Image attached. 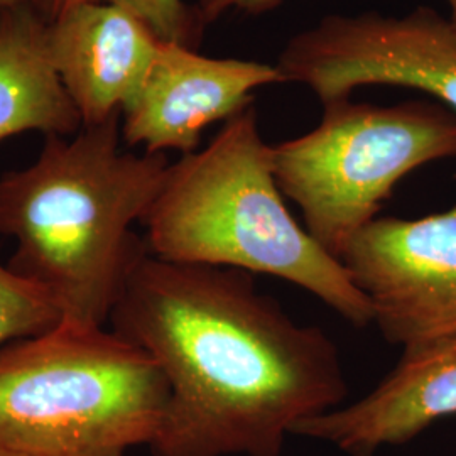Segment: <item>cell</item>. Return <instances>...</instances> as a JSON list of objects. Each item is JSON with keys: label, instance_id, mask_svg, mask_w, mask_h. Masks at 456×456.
<instances>
[{"label": "cell", "instance_id": "52a82bcc", "mask_svg": "<svg viewBox=\"0 0 456 456\" xmlns=\"http://www.w3.org/2000/svg\"><path fill=\"white\" fill-rule=\"evenodd\" d=\"M386 342L416 348L456 337V205L421 218H375L340 257Z\"/></svg>", "mask_w": 456, "mask_h": 456}, {"label": "cell", "instance_id": "7a4b0ae2", "mask_svg": "<svg viewBox=\"0 0 456 456\" xmlns=\"http://www.w3.org/2000/svg\"><path fill=\"white\" fill-rule=\"evenodd\" d=\"M122 112L71 139L46 135L31 166L0 176V237L16 240L7 267L54 301L65 323L105 326L149 254L132 227L163 188L166 154L120 149Z\"/></svg>", "mask_w": 456, "mask_h": 456}, {"label": "cell", "instance_id": "6da1fadb", "mask_svg": "<svg viewBox=\"0 0 456 456\" xmlns=\"http://www.w3.org/2000/svg\"><path fill=\"white\" fill-rule=\"evenodd\" d=\"M109 323L169 387L152 456H281L297 424L348 394L333 340L296 323L244 271L147 254Z\"/></svg>", "mask_w": 456, "mask_h": 456}, {"label": "cell", "instance_id": "9c48e42d", "mask_svg": "<svg viewBox=\"0 0 456 456\" xmlns=\"http://www.w3.org/2000/svg\"><path fill=\"white\" fill-rule=\"evenodd\" d=\"M161 43L141 17L110 2H83L48 24L51 65L83 126L107 120L137 97Z\"/></svg>", "mask_w": 456, "mask_h": 456}, {"label": "cell", "instance_id": "277c9868", "mask_svg": "<svg viewBox=\"0 0 456 456\" xmlns=\"http://www.w3.org/2000/svg\"><path fill=\"white\" fill-rule=\"evenodd\" d=\"M167 401L158 362L105 326L61 322L0 348V448L17 456H127Z\"/></svg>", "mask_w": 456, "mask_h": 456}, {"label": "cell", "instance_id": "5b68a950", "mask_svg": "<svg viewBox=\"0 0 456 456\" xmlns=\"http://www.w3.org/2000/svg\"><path fill=\"white\" fill-rule=\"evenodd\" d=\"M313 131L271 147L277 186L305 228L340 259L394 186L424 164L456 158V114L441 103H325Z\"/></svg>", "mask_w": 456, "mask_h": 456}, {"label": "cell", "instance_id": "ba28073f", "mask_svg": "<svg viewBox=\"0 0 456 456\" xmlns=\"http://www.w3.org/2000/svg\"><path fill=\"white\" fill-rule=\"evenodd\" d=\"M274 83H284L276 65L216 60L163 41L141 92L122 110V139L147 154H191L208 126L252 107V94Z\"/></svg>", "mask_w": 456, "mask_h": 456}, {"label": "cell", "instance_id": "8992f818", "mask_svg": "<svg viewBox=\"0 0 456 456\" xmlns=\"http://www.w3.org/2000/svg\"><path fill=\"white\" fill-rule=\"evenodd\" d=\"M284 83L311 88L322 103L365 85L421 90L456 114V29L419 7L408 16H326L293 37L276 63Z\"/></svg>", "mask_w": 456, "mask_h": 456}, {"label": "cell", "instance_id": "3957f363", "mask_svg": "<svg viewBox=\"0 0 456 456\" xmlns=\"http://www.w3.org/2000/svg\"><path fill=\"white\" fill-rule=\"evenodd\" d=\"M248 107L201 151L169 164L146 213L147 250L163 261L230 267L306 289L357 328L372 310L340 259L328 254L284 203L273 151Z\"/></svg>", "mask_w": 456, "mask_h": 456}, {"label": "cell", "instance_id": "e0dca14e", "mask_svg": "<svg viewBox=\"0 0 456 456\" xmlns=\"http://www.w3.org/2000/svg\"><path fill=\"white\" fill-rule=\"evenodd\" d=\"M0 456H17L16 453H11V452H7V450H4V448H0Z\"/></svg>", "mask_w": 456, "mask_h": 456}, {"label": "cell", "instance_id": "2e32d148", "mask_svg": "<svg viewBox=\"0 0 456 456\" xmlns=\"http://www.w3.org/2000/svg\"><path fill=\"white\" fill-rule=\"evenodd\" d=\"M446 4L450 5V22L455 26L456 29V0H446Z\"/></svg>", "mask_w": 456, "mask_h": 456}, {"label": "cell", "instance_id": "5bb4252c", "mask_svg": "<svg viewBox=\"0 0 456 456\" xmlns=\"http://www.w3.org/2000/svg\"><path fill=\"white\" fill-rule=\"evenodd\" d=\"M282 0H196V16L201 26L210 24L230 11L264 14L276 9Z\"/></svg>", "mask_w": 456, "mask_h": 456}, {"label": "cell", "instance_id": "30bf717a", "mask_svg": "<svg viewBox=\"0 0 456 456\" xmlns=\"http://www.w3.org/2000/svg\"><path fill=\"white\" fill-rule=\"evenodd\" d=\"M456 414V337L403 350L372 391L297 424L293 436L328 443L348 456H375Z\"/></svg>", "mask_w": 456, "mask_h": 456}, {"label": "cell", "instance_id": "4fadbf2b", "mask_svg": "<svg viewBox=\"0 0 456 456\" xmlns=\"http://www.w3.org/2000/svg\"><path fill=\"white\" fill-rule=\"evenodd\" d=\"M83 2H110L122 5L147 22L163 41H175L190 48L196 45L198 31L203 28L196 11H191L183 0H28L48 22Z\"/></svg>", "mask_w": 456, "mask_h": 456}, {"label": "cell", "instance_id": "8fae6325", "mask_svg": "<svg viewBox=\"0 0 456 456\" xmlns=\"http://www.w3.org/2000/svg\"><path fill=\"white\" fill-rule=\"evenodd\" d=\"M48 24L29 4L0 12V141L24 132L68 137L83 127L51 65Z\"/></svg>", "mask_w": 456, "mask_h": 456}, {"label": "cell", "instance_id": "9a60e30c", "mask_svg": "<svg viewBox=\"0 0 456 456\" xmlns=\"http://www.w3.org/2000/svg\"><path fill=\"white\" fill-rule=\"evenodd\" d=\"M20 4H28V0H0V12L5 9L20 5Z\"/></svg>", "mask_w": 456, "mask_h": 456}, {"label": "cell", "instance_id": "7c38bea8", "mask_svg": "<svg viewBox=\"0 0 456 456\" xmlns=\"http://www.w3.org/2000/svg\"><path fill=\"white\" fill-rule=\"evenodd\" d=\"M63 322L48 294L0 265V348L41 335Z\"/></svg>", "mask_w": 456, "mask_h": 456}]
</instances>
